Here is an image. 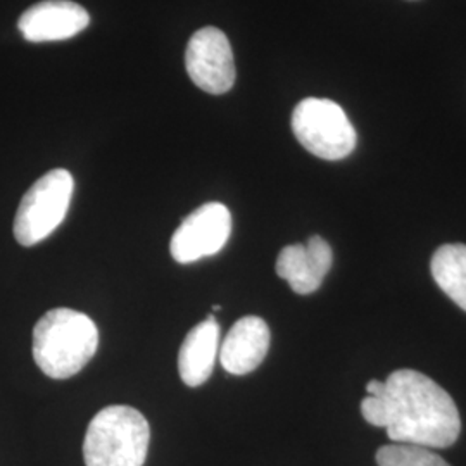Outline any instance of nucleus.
<instances>
[{"mask_svg":"<svg viewBox=\"0 0 466 466\" xmlns=\"http://www.w3.org/2000/svg\"><path fill=\"white\" fill-rule=\"evenodd\" d=\"M73 190V175L63 167L52 169L38 178L17 208L13 228L17 244L32 248L46 240L65 221Z\"/></svg>","mask_w":466,"mask_h":466,"instance_id":"20e7f679","label":"nucleus"},{"mask_svg":"<svg viewBox=\"0 0 466 466\" xmlns=\"http://www.w3.org/2000/svg\"><path fill=\"white\" fill-rule=\"evenodd\" d=\"M150 429L146 417L132 406H107L85 433L86 466H144L149 451Z\"/></svg>","mask_w":466,"mask_h":466,"instance_id":"7ed1b4c3","label":"nucleus"},{"mask_svg":"<svg viewBox=\"0 0 466 466\" xmlns=\"http://www.w3.org/2000/svg\"><path fill=\"white\" fill-rule=\"evenodd\" d=\"M377 463L379 466H451L431 448L404 442H394L380 448L377 452Z\"/></svg>","mask_w":466,"mask_h":466,"instance_id":"ddd939ff","label":"nucleus"},{"mask_svg":"<svg viewBox=\"0 0 466 466\" xmlns=\"http://www.w3.org/2000/svg\"><path fill=\"white\" fill-rule=\"evenodd\" d=\"M232 233L230 209L221 202H208L184 218L169 242L171 258L180 265L196 263L223 249Z\"/></svg>","mask_w":466,"mask_h":466,"instance_id":"423d86ee","label":"nucleus"},{"mask_svg":"<svg viewBox=\"0 0 466 466\" xmlns=\"http://www.w3.org/2000/svg\"><path fill=\"white\" fill-rule=\"evenodd\" d=\"M99 348V330L94 319L69 308L50 309L34 329V360L56 380L80 373Z\"/></svg>","mask_w":466,"mask_h":466,"instance_id":"f03ea898","label":"nucleus"},{"mask_svg":"<svg viewBox=\"0 0 466 466\" xmlns=\"http://www.w3.org/2000/svg\"><path fill=\"white\" fill-rule=\"evenodd\" d=\"M332 261L330 244L319 235H313L306 244L283 248L277 258L275 269L296 294L308 296L319 289L332 268Z\"/></svg>","mask_w":466,"mask_h":466,"instance_id":"1a4fd4ad","label":"nucleus"},{"mask_svg":"<svg viewBox=\"0 0 466 466\" xmlns=\"http://www.w3.org/2000/svg\"><path fill=\"white\" fill-rule=\"evenodd\" d=\"M90 16L80 4L71 0H44L26 9L17 28L28 42H59L84 32Z\"/></svg>","mask_w":466,"mask_h":466,"instance_id":"6e6552de","label":"nucleus"},{"mask_svg":"<svg viewBox=\"0 0 466 466\" xmlns=\"http://www.w3.org/2000/svg\"><path fill=\"white\" fill-rule=\"evenodd\" d=\"M185 67L200 90L221 96L235 84V61L227 35L215 26H206L192 35L185 50Z\"/></svg>","mask_w":466,"mask_h":466,"instance_id":"0eeeda50","label":"nucleus"},{"mask_svg":"<svg viewBox=\"0 0 466 466\" xmlns=\"http://www.w3.org/2000/svg\"><path fill=\"white\" fill-rule=\"evenodd\" d=\"M382 427L392 442L431 450L452 446L461 432V418L450 394L431 377L398 370L385 380Z\"/></svg>","mask_w":466,"mask_h":466,"instance_id":"f257e3e1","label":"nucleus"},{"mask_svg":"<svg viewBox=\"0 0 466 466\" xmlns=\"http://www.w3.org/2000/svg\"><path fill=\"white\" fill-rule=\"evenodd\" d=\"M269 342L271 333L263 318H240L219 344V363L232 375H248L265 361Z\"/></svg>","mask_w":466,"mask_h":466,"instance_id":"9d476101","label":"nucleus"},{"mask_svg":"<svg viewBox=\"0 0 466 466\" xmlns=\"http://www.w3.org/2000/svg\"><path fill=\"white\" fill-rule=\"evenodd\" d=\"M368 396H373V398H380L385 392V382L382 380H370L367 383Z\"/></svg>","mask_w":466,"mask_h":466,"instance_id":"4468645a","label":"nucleus"},{"mask_svg":"<svg viewBox=\"0 0 466 466\" xmlns=\"http://www.w3.org/2000/svg\"><path fill=\"white\" fill-rule=\"evenodd\" d=\"M292 132L304 149L325 161L348 157L358 144L346 111L330 99L300 100L292 113Z\"/></svg>","mask_w":466,"mask_h":466,"instance_id":"39448f33","label":"nucleus"},{"mask_svg":"<svg viewBox=\"0 0 466 466\" xmlns=\"http://www.w3.org/2000/svg\"><path fill=\"white\" fill-rule=\"evenodd\" d=\"M219 333L213 315L187 333L178 352V373L185 385L199 387L208 382L219 354Z\"/></svg>","mask_w":466,"mask_h":466,"instance_id":"9b49d317","label":"nucleus"},{"mask_svg":"<svg viewBox=\"0 0 466 466\" xmlns=\"http://www.w3.org/2000/svg\"><path fill=\"white\" fill-rule=\"evenodd\" d=\"M432 277L442 292L466 311V246L446 244L432 256Z\"/></svg>","mask_w":466,"mask_h":466,"instance_id":"f8f14e48","label":"nucleus"}]
</instances>
